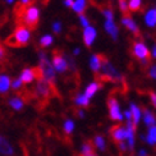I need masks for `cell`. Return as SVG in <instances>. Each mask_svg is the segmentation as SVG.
Segmentation results:
<instances>
[{"label": "cell", "mask_w": 156, "mask_h": 156, "mask_svg": "<svg viewBox=\"0 0 156 156\" xmlns=\"http://www.w3.org/2000/svg\"><path fill=\"white\" fill-rule=\"evenodd\" d=\"M38 77H42L44 80H46L51 86L55 84V80H56V72L53 67V64L49 60V58L46 55V53L40 51L38 53Z\"/></svg>", "instance_id": "cell-1"}, {"label": "cell", "mask_w": 156, "mask_h": 156, "mask_svg": "<svg viewBox=\"0 0 156 156\" xmlns=\"http://www.w3.org/2000/svg\"><path fill=\"white\" fill-rule=\"evenodd\" d=\"M100 72H101L100 80H102V81H108V82H113V83H119L123 81V76L120 74V72L106 58H104Z\"/></svg>", "instance_id": "cell-2"}, {"label": "cell", "mask_w": 156, "mask_h": 156, "mask_svg": "<svg viewBox=\"0 0 156 156\" xmlns=\"http://www.w3.org/2000/svg\"><path fill=\"white\" fill-rule=\"evenodd\" d=\"M31 40V31L26 26H18L14 34L8 38L10 46H26Z\"/></svg>", "instance_id": "cell-3"}, {"label": "cell", "mask_w": 156, "mask_h": 156, "mask_svg": "<svg viewBox=\"0 0 156 156\" xmlns=\"http://www.w3.org/2000/svg\"><path fill=\"white\" fill-rule=\"evenodd\" d=\"M22 22L24 23L26 27L34 28L37 26L38 19H40V10L36 5H30L27 8H24L22 12Z\"/></svg>", "instance_id": "cell-4"}, {"label": "cell", "mask_w": 156, "mask_h": 156, "mask_svg": "<svg viewBox=\"0 0 156 156\" xmlns=\"http://www.w3.org/2000/svg\"><path fill=\"white\" fill-rule=\"evenodd\" d=\"M132 54L141 62V64L144 67H147L148 64H150V50L146 46V44L141 42V41L133 42Z\"/></svg>", "instance_id": "cell-5"}, {"label": "cell", "mask_w": 156, "mask_h": 156, "mask_svg": "<svg viewBox=\"0 0 156 156\" xmlns=\"http://www.w3.org/2000/svg\"><path fill=\"white\" fill-rule=\"evenodd\" d=\"M51 92H53V87H51V84L46 80H44L42 77H38L37 82H36V87H35V95H36L37 99L48 100L49 97L51 96Z\"/></svg>", "instance_id": "cell-6"}, {"label": "cell", "mask_w": 156, "mask_h": 156, "mask_svg": "<svg viewBox=\"0 0 156 156\" xmlns=\"http://www.w3.org/2000/svg\"><path fill=\"white\" fill-rule=\"evenodd\" d=\"M108 110H109V116H110V119H112V120H114V122H122L123 119H124L123 113L120 110L119 101H118L116 97L110 96L108 99Z\"/></svg>", "instance_id": "cell-7"}, {"label": "cell", "mask_w": 156, "mask_h": 156, "mask_svg": "<svg viewBox=\"0 0 156 156\" xmlns=\"http://www.w3.org/2000/svg\"><path fill=\"white\" fill-rule=\"evenodd\" d=\"M53 67L55 69L56 73H66L67 70L69 69L68 67V62H67V58L64 54H60L59 51H55L54 55H53Z\"/></svg>", "instance_id": "cell-8"}, {"label": "cell", "mask_w": 156, "mask_h": 156, "mask_svg": "<svg viewBox=\"0 0 156 156\" xmlns=\"http://www.w3.org/2000/svg\"><path fill=\"white\" fill-rule=\"evenodd\" d=\"M110 137H112V140L114 142H116V144L126 141V128L120 124L113 126L110 128Z\"/></svg>", "instance_id": "cell-9"}, {"label": "cell", "mask_w": 156, "mask_h": 156, "mask_svg": "<svg viewBox=\"0 0 156 156\" xmlns=\"http://www.w3.org/2000/svg\"><path fill=\"white\" fill-rule=\"evenodd\" d=\"M97 37V31L92 26H88V27H84L83 30V42L87 48H91L94 45L95 40Z\"/></svg>", "instance_id": "cell-10"}, {"label": "cell", "mask_w": 156, "mask_h": 156, "mask_svg": "<svg viewBox=\"0 0 156 156\" xmlns=\"http://www.w3.org/2000/svg\"><path fill=\"white\" fill-rule=\"evenodd\" d=\"M36 78H38L37 69H31V68H24L22 70L21 76H19V80L23 82V84H30L34 82Z\"/></svg>", "instance_id": "cell-11"}, {"label": "cell", "mask_w": 156, "mask_h": 156, "mask_svg": "<svg viewBox=\"0 0 156 156\" xmlns=\"http://www.w3.org/2000/svg\"><path fill=\"white\" fill-rule=\"evenodd\" d=\"M0 154L4 155V156H13L14 155L13 145L4 137V136H0Z\"/></svg>", "instance_id": "cell-12"}, {"label": "cell", "mask_w": 156, "mask_h": 156, "mask_svg": "<svg viewBox=\"0 0 156 156\" xmlns=\"http://www.w3.org/2000/svg\"><path fill=\"white\" fill-rule=\"evenodd\" d=\"M104 28H105L106 34L113 38V40H118V36H119V28L118 26L115 24L114 21H105V23H104Z\"/></svg>", "instance_id": "cell-13"}, {"label": "cell", "mask_w": 156, "mask_h": 156, "mask_svg": "<svg viewBox=\"0 0 156 156\" xmlns=\"http://www.w3.org/2000/svg\"><path fill=\"white\" fill-rule=\"evenodd\" d=\"M102 60H104V56L100 54H92L90 58V68L92 72L95 73H100V69L102 66Z\"/></svg>", "instance_id": "cell-14"}, {"label": "cell", "mask_w": 156, "mask_h": 156, "mask_svg": "<svg viewBox=\"0 0 156 156\" xmlns=\"http://www.w3.org/2000/svg\"><path fill=\"white\" fill-rule=\"evenodd\" d=\"M122 24L124 26V27L128 31H131L132 34H134V35H138L140 34V28H138L137 23H136L134 19H132L129 16H124V17L122 18Z\"/></svg>", "instance_id": "cell-15"}, {"label": "cell", "mask_w": 156, "mask_h": 156, "mask_svg": "<svg viewBox=\"0 0 156 156\" xmlns=\"http://www.w3.org/2000/svg\"><path fill=\"white\" fill-rule=\"evenodd\" d=\"M129 112H131V115H132V123L136 127H137L140 120H141V118H142L141 109L136 105L134 102H131V105H129Z\"/></svg>", "instance_id": "cell-16"}, {"label": "cell", "mask_w": 156, "mask_h": 156, "mask_svg": "<svg viewBox=\"0 0 156 156\" xmlns=\"http://www.w3.org/2000/svg\"><path fill=\"white\" fill-rule=\"evenodd\" d=\"M101 87H102L101 86V82H97V81L91 82V83H88V86L86 87V90H84V95H86L88 99L91 100L97 92H99V90Z\"/></svg>", "instance_id": "cell-17"}, {"label": "cell", "mask_w": 156, "mask_h": 156, "mask_svg": "<svg viewBox=\"0 0 156 156\" xmlns=\"http://www.w3.org/2000/svg\"><path fill=\"white\" fill-rule=\"evenodd\" d=\"M10 78L8 74L2 73L0 74V95H5L8 94V91L10 90Z\"/></svg>", "instance_id": "cell-18"}, {"label": "cell", "mask_w": 156, "mask_h": 156, "mask_svg": "<svg viewBox=\"0 0 156 156\" xmlns=\"http://www.w3.org/2000/svg\"><path fill=\"white\" fill-rule=\"evenodd\" d=\"M142 119H144V123L147 127L156 126V116L151 110H148V109L142 110Z\"/></svg>", "instance_id": "cell-19"}, {"label": "cell", "mask_w": 156, "mask_h": 156, "mask_svg": "<svg viewBox=\"0 0 156 156\" xmlns=\"http://www.w3.org/2000/svg\"><path fill=\"white\" fill-rule=\"evenodd\" d=\"M142 141H146L150 146H155L156 145V126L148 127V131L146 136H141Z\"/></svg>", "instance_id": "cell-20"}, {"label": "cell", "mask_w": 156, "mask_h": 156, "mask_svg": "<svg viewBox=\"0 0 156 156\" xmlns=\"http://www.w3.org/2000/svg\"><path fill=\"white\" fill-rule=\"evenodd\" d=\"M145 23L147 27H156V9L152 8V9H148L145 14Z\"/></svg>", "instance_id": "cell-21"}, {"label": "cell", "mask_w": 156, "mask_h": 156, "mask_svg": "<svg viewBox=\"0 0 156 156\" xmlns=\"http://www.w3.org/2000/svg\"><path fill=\"white\" fill-rule=\"evenodd\" d=\"M8 105L13 109V110H16V112H21V110L24 108V101L23 99H21V97H12V99L8 100Z\"/></svg>", "instance_id": "cell-22"}, {"label": "cell", "mask_w": 156, "mask_h": 156, "mask_svg": "<svg viewBox=\"0 0 156 156\" xmlns=\"http://www.w3.org/2000/svg\"><path fill=\"white\" fill-rule=\"evenodd\" d=\"M86 6H87V0H74L72 9L77 13V14L81 16L84 13V10H86Z\"/></svg>", "instance_id": "cell-23"}, {"label": "cell", "mask_w": 156, "mask_h": 156, "mask_svg": "<svg viewBox=\"0 0 156 156\" xmlns=\"http://www.w3.org/2000/svg\"><path fill=\"white\" fill-rule=\"evenodd\" d=\"M92 154H94V144L90 141L83 142L81 146V150H80V156H88Z\"/></svg>", "instance_id": "cell-24"}, {"label": "cell", "mask_w": 156, "mask_h": 156, "mask_svg": "<svg viewBox=\"0 0 156 156\" xmlns=\"http://www.w3.org/2000/svg\"><path fill=\"white\" fill-rule=\"evenodd\" d=\"M74 104L81 108H87L90 105V99L84 94H77L74 97Z\"/></svg>", "instance_id": "cell-25"}, {"label": "cell", "mask_w": 156, "mask_h": 156, "mask_svg": "<svg viewBox=\"0 0 156 156\" xmlns=\"http://www.w3.org/2000/svg\"><path fill=\"white\" fill-rule=\"evenodd\" d=\"M94 145H95V147L97 148V150H100V151H105V150H106V141H105V138H104L102 136H100V134L95 136V138H94Z\"/></svg>", "instance_id": "cell-26"}, {"label": "cell", "mask_w": 156, "mask_h": 156, "mask_svg": "<svg viewBox=\"0 0 156 156\" xmlns=\"http://www.w3.org/2000/svg\"><path fill=\"white\" fill-rule=\"evenodd\" d=\"M54 42V37L51 35H44L40 38V46L41 48H49L50 45H53Z\"/></svg>", "instance_id": "cell-27"}, {"label": "cell", "mask_w": 156, "mask_h": 156, "mask_svg": "<svg viewBox=\"0 0 156 156\" xmlns=\"http://www.w3.org/2000/svg\"><path fill=\"white\" fill-rule=\"evenodd\" d=\"M74 122L72 119H67L66 122L63 123V131L66 132V134H70V133H73L74 131Z\"/></svg>", "instance_id": "cell-28"}, {"label": "cell", "mask_w": 156, "mask_h": 156, "mask_svg": "<svg viewBox=\"0 0 156 156\" xmlns=\"http://www.w3.org/2000/svg\"><path fill=\"white\" fill-rule=\"evenodd\" d=\"M141 5H142V0H128V9L131 12L140 10Z\"/></svg>", "instance_id": "cell-29"}, {"label": "cell", "mask_w": 156, "mask_h": 156, "mask_svg": "<svg viewBox=\"0 0 156 156\" xmlns=\"http://www.w3.org/2000/svg\"><path fill=\"white\" fill-rule=\"evenodd\" d=\"M102 16L105 18V21H114V12L110 8L102 9Z\"/></svg>", "instance_id": "cell-30"}, {"label": "cell", "mask_w": 156, "mask_h": 156, "mask_svg": "<svg viewBox=\"0 0 156 156\" xmlns=\"http://www.w3.org/2000/svg\"><path fill=\"white\" fill-rule=\"evenodd\" d=\"M10 87H12L13 90H16V91H19V90L23 87V82L19 80V78H16V80H13V81H12Z\"/></svg>", "instance_id": "cell-31"}, {"label": "cell", "mask_w": 156, "mask_h": 156, "mask_svg": "<svg viewBox=\"0 0 156 156\" xmlns=\"http://www.w3.org/2000/svg\"><path fill=\"white\" fill-rule=\"evenodd\" d=\"M119 9L123 13H127L129 10L128 9V0H119Z\"/></svg>", "instance_id": "cell-32"}, {"label": "cell", "mask_w": 156, "mask_h": 156, "mask_svg": "<svg viewBox=\"0 0 156 156\" xmlns=\"http://www.w3.org/2000/svg\"><path fill=\"white\" fill-rule=\"evenodd\" d=\"M80 23H81V26L84 28V27H88L90 26V21H88V18L84 16V14H81L80 16Z\"/></svg>", "instance_id": "cell-33"}, {"label": "cell", "mask_w": 156, "mask_h": 156, "mask_svg": "<svg viewBox=\"0 0 156 156\" xmlns=\"http://www.w3.org/2000/svg\"><path fill=\"white\" fill-rule=\"evenodd\" d=\"M53 31L55 32V34H60V31H62V23L59 21H56L53 23Z\"/></svg>", "instance_id": "cell-34"}, {"label": "cell", "mask_w": 156, "mask_h": 156, "mask_svg": "<svg viewBox=\"0 0 156 156\" xmlns=\"http://www.w3.org/2000/svg\"><path fill=\"white\" fill-rule=\"evenodd\" d=\"M148 76H150L152 80H156V64L150 67V69H148Z\"/></svg>", "instance_id": "cell-35"}, {"label": "cell", "mask_w": 156, "mask_h": 156, "mask_svg": "<svg viewBox=\"0 0 156 156\" xmlns=\"http://www.w3.org/2000/svg\"><path fill=\"white\" fill-rule=\"evenodd\" d=\"M118 147H119V150H120L122 152H126V151L128 150V147H127V144H126L124 141H123V142H119V144H118Z\"/></svg>", "instance_id": "cell-36"}, {"label": "cell", "mask_w": 156, "mask_h": 156, "mask_svg": "<svg viewBox=\"0 0 156 156\" xmlns=\"http://www.w3.org/2000/svg\"><path fill=\"white\" fill-rule=\"evenodd\" d=\"M150 101L152 104V106L156 109V92H150Z\"/></svg>", "instance_id": "cell-37"}, {"label": "cell", "mask_w": 156, "mask_h": 156, "mask_svg": "<svg viewBox=\"0 0 156 156\" xmlns=\"http://www.w3.org/2000/svg\"><path fill=\"white\" fill-rule=\"evenodd\" d=\"M73 2H74V0H64V5L68 6V8H72Z\"/></svg>", "instance_id": "cell-38"}, {"label": "cell", "mask_w": 156, "mask_h": 156, "mask_svg": "<svg viewBox=\"0 0 156 156\" xmlns=\"http://www.w3.org/2000/svg\"><path fill=\"white\" fill-rule=\"evenodd\" d=\"M150 55H151L152 58H155V59H156V45H154V46H152V49H151V53H150Z\"/></svg>", "instance_id": "cell-39"}, {"label": "cell", "mask_w": 156, "mask_h": 156, "mask_svg": "<svg viewBox=\"0 0 156 156\" xmlns=\"http://www.w3.org/2000/svg\"><path fill=\"white\" fill-rule=\"evenodd\" d=\"M4 56H5V51H4L2 45H0V59H4Z\"/></svg>", "instance_id": "cell-40"}, {"label": "cell", "mask_w": 156, "mask_h": 156, "mask_svg": "<svg viewBox=\"0 0 156 156\" xmlns=\"http://www.w3.org/2000/svg\"><path fill=\"white\" fill-rule=\"evenodd\" d=\"M138 156H147V151L145 150V148H142V150L138 151Z\"/></svg>", "instance_id": "cell-41"}, {"label": "cell", "mask_w": 156, "mask_h": 156, "mask_svg": "<svg viewBox=\"0 0 156 156\" xmlns=\"http://www.w3.org/2000/svg\"><path fill=\"white\" fill-rule=\"evenodd\" d=\"M80 53H81V50H80V48H76V49L73 50V55H74V56H77V55H80Z\"/></svg>", "instance_id": "cell-42"}, {"label": "cell", "mask_w": 156, "mask_h": 156, "mask_svg": "<svg viewBox=\"0 0 156 156\" xmlns=\"http://www.w3.org/2000/svg\"><path fill=\"white\" fill-rule=\"evenodd\" d=\"M77 114H78V116H80V118H84V112H83V110H78Z\"/></svg>", "instance_id": "cell-43"}, {"label": "cell", "mask_w": 156, "mask_h": 156, "mask_svg": "<svg viewBox=\"0 0 156 156\" xmlns=\"http://www.w3.org/2000/svg\"><path fill=\"white\" fill-rule=\"evenodd\" d=\"M30 3V0H21V4L22 5H27Z\"/></svg>", "instance_id": "cell-44"}, {"label": "cell", "mask_w": 156, "mask_h": 156, "mask_svg": "<svg viewBox=\"0 0 156 156\" xmlns=\"http://www.w3.org/2000/svg\"><path fill=\"white\" fill-rule=\"evenodd\" d=\"M5 2H6V4H13L14 3V0H5Z\"/></svg>", "instance_id": "cell-45"}, {"label": "cell", "mask_w": 156, "mask_h": 156, "mask_svg": "<svg viewBox=\"0 0 156 156\" xmlns=\"http://www.w3.org/2000/svg\"><path fill=\"white\" fill-rule=\"evenodd\" d=\"M88 156H97V155H95V154H92V155H88Z\"/></svg>", "instance_id": "cell-46"}, {"label": "cell", "mask_w": 156, "mask_h": 156, "mask_svg": "<svg viewBox=\"0 0 156 156\" xmlns=\"http://www.w3.org/2000/svg\"><path fill=\"white\" fill-rule=\"evenodd\" d=\"M155 9H156V8H155Z\"/></svg>", "instance_id": "cell-47"}]
</instances>
